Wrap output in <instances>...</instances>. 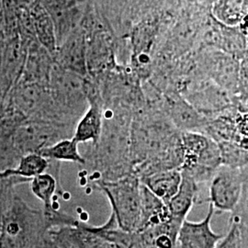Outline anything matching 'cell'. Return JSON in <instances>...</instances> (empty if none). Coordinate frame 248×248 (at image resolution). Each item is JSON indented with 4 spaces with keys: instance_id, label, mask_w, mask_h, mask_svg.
Segmentation results:
<instances>
[{
    "instance_id": "30bf717a",
    "label": "cell",
    "mask_w": 248,
    "mask_h": 248,
    "mask_svg": "<svg viewBox=\"0 0 248 248\" xmlns=\"http://www.w3.org/2000/svg\"><path fill=\"white\" fill-rule=\"evenodd\" d=\"M141 199V218L137 229L138 232L173 220L167 204L142 183Z\"/></svg>"
},
{
    "instance_id": "603a6c76",
    "label": "cell",
    "mask_w": 248,
    "mask_h": 248,
    "mask_svg": "<svg viewBox=\"0 0 248 248\" xmlns=\"http://www.w3.org/2000/svg\"><path fill=\"white\" fill-rule=\"evenodd\" d=\"M241 170H242V175L244 179V185L248 188V164L247 166L241 168Z\"/></svg>"
},
{
    "instance_id": "7c38bea8",
    "label": "cell",
    "mask_w": 248,
    "mask_h": 248,
    "mask_svg": "<svg viewBox=\"0 0 248 248\" xmlns=\"http://www.w3.org/2000/svg\"><path fill=\"white\" fill-rule=\"evenodd\" d=\"M103 129L102 110L97 101H90L89 108L80 118L76 125L73 138L78 142H91L92 145L98 143Z\"/></svg>"
},
{
    "instance_id": "d4e9b609",
    "label": "cell",
    "mask_w": 248,
    "mask_h": 248,
    "mask_svg": "<svg viewBox=\"0 0 248 248\" xmlns=\"http://www.w3.org/2000/svg\"><path fill=\"white\" fill-rule=\"evenodd\" d=\"M143 248H153V247H149V246H143Z\"/></svg>"
},
{
    "instance_id": "9c48e42d",
    "label": "cell",
    "mask_w": 248,
    "mask_h": 248,
    "mask_svg": "<svg viewBox=\"0 0 248 248\" xmlns=\"http://www.w3.org/2000/svg\"><path fill=\"white\" fill-rule=\"evenodd\" d=\"M56 63L84 77L88 70V45L82 36H71L57 48Z\"/></svg>"
},
{
    "instance_id": "277c9868",
    "label": "cell",
    "mask_w": 248,
    "mask_h": 248,
    "mask_svg": "<svg viewBox=\"0 0 248 248\" xmlns=\"http://www.w3.org/2000/svg\"><path fill=\"white\" fill-rule=\"evenodd\" d=\"M49 92L53 103L65 115H78L81 109L86 108L84 106L89 94L83 77L62 68L56 62L51 70Z\"/></svg>"
},
{
    "instance_id": "ba28073f",
    "label": "cell",
    "mask_w": 248,
    "mask_h": 248,
    "mask_svg": "<svg viewBox=\"0 0 248 248\" xmlns=\"http://www.w3.org/2000/svg\"><path fill=\"white\" fill-rule=\"evenodd\" d=\"M57 248H114L80 221L77 226H64L48 231Z\"/></svg>"
},
{
    "instance_id": "7402d4cb",
    "label": "cell",
    "mask_w": 248,
    "mask_h": 248,
    "mask_svg": "<svg viewBox=\"0 0 248 248\" xmlns=\"http://www.w3.org/2000/svg\"><path fill=\"white\" fill-rule=\"evenodd\" d=\"M238 98L245 100L248 98V52L240 62Z\"/></svg>"
},
{
    "instance_id": "7a4b0ae2",
    "label": "cell",
    "mask_w": 248,
    "mask_h": 248,
    "mask_svg": "<svg viewBox=\"0 0 248 248\" xmlns=\"http://www.w3.org/2000/svg\"><path fill=\"white\" fill-rule=\"evenodd\" d=\"M140 177L131 173L114 181L99 182L93 187L106 196L118 226L124 231H137L141 218Z\"/></svg>"
},
{
    "instance_id": "2e32d148",
    "label": "cell",
    "mask_w": 248,
    "mask_h": 248,
    "mask_svg": "<svg viewBox=\"0 0 248 248\" xmlns=\"http://www.w3.org/2000/svg\"><path fill=\"white\" fill-rule=\"evenodd\" d=\"M47 88L38 83L23 82L16 92L15 99L20 110L30 113L42 108V105L45 104L46 92H49V90L46 91Z\"/></svg>"
},
{
    "instance_id": "4fadbf2b",
    "label": "cell",
    "mask_w": 248,
    "mask_h": 248,
    "mask_svg": "<svg viewBox=\"0 0 248 248\" xmlns=\"http://www.w3.org/2000/svg\"><path fill=\"white\" fill-rule=\"evenodd\" d=\"M170 121L181 132H202L204 127L210 121L205 116L200 115L194 107L189 105L183 99L169 101Z\"/></svg>"
},
{
    "instance_id": "6da1fadb",
    "label": "cell",
    "mask_w": 248,
    "mask_h": 248,
    "mask_svg": "<svg viewBox=\"0 0 248 248\" xmlns=\"http://www.w3.org/2000/svg\"><path fill=\"white\" fill-rule=\"evenodd\" d=\"M48 231L43 209L31 208L12 191L2 213L0 248H31Z\"/></svg>"
},
{
    "instance_id": "ffe728a7",
    "label": "cell",
    "mask_w": 248,
    "mask_h": 248,
    "mask_svg": "<svg viewBox=\"0 0 248 248\" xmlns=\"http://www.w3.org/2000/svg\"><path fill=\"white\" fill-rule=\"evenodd\" d=\"M230 222L237 227L239 248H248V188L245 185L239 203L231 213Z\"/></svg>"
},
{
    "instance_id": "8fae6325",
    "label": "cell",
    "mask_w": 248,
    "mask_h": 248,
    "mask_svg": "<svg viewBox=\"0 0 248 248\" xmlns=\"http://www.w3.org/2000/svg\"><path fill=\"white\" fill-rule=\"evenodd\" d=\"M199 188L200 184L192 177L182 173V180L177 193L167 203L169 213L174 220L180 223L186 220L188 213L197 202Z\"/></svg>"
},
{
    "instance_id": "5bb4252c",
    "label": "cell",
    "mask_w": 248,
    "mask_h": 248,
    "mask_svg": "<svg viewBox=\"0 0 248 248\" xmlns=\"http://www.w3.org/2000/svg\"><path fill=\"white\" fill-rule=\"evenodd\" d=\"M140 180L167 204L177 193L182 180V173L179 169H169L141 177Z\"/></svg>"
},
{
    "instance_id": "d6986e66",
    "label": "cell",
    "mask_w": 248,
    "mask_h": 248,
    "mask_svg": "<svg viewBox=\"0 0 248 248\" xmlns=\"http://www.w3.org/2000/svg\"><path fill=\"white\" fill-rule=\"evenodd\" d=\"M58 185L56 177L47 172L40 174L31 180V191L43 202L44 208L54 205L53 198L58 190Z\"/></svg>"
},
{
    "instance_id": "5b68a950",
    "label": "cell",
    "mask_w": 248,
    "mask_h": 248,
    "mask_svg": "<svg viewBox=\"0 0 248 248\" xmlns=\"http://www.w3.org/2000/svg\"><path fill=\"white\" fill-rule=\"evenodd\" d=\"M74 131L46 120H36L20 124L13 138V146L18 155L37 153L53 143L72 138Z\"/></svg>"
},
{
    "instance_id": "e0dca14e",
    "label": "cell",
    "mask_w": 248,
    "mask_h": 248,
    "mask_svg": "<svg viewBox=\"0 0 248 248\" xmlns=\"http://www.w3.org/2000/svg\"><path fill=\"white\" fill-rule=\"evenodd\" d=\"M78 144L73 137L62 139L43 149L40 155L51 161H66L86 165L87 160L80 154Z\"/></svg>"
},
{
    "instance_id": "9a60e30c",
    "label": "cell",
    "mask_w": 248,
    "mask_h": 248,
    "mask_svg": "<svg viewBox=\"0 0 248 248\" xmlns=\"http://www.w3.org/2000/svg\"><path fill=\"white\" fill-rule=\"evenodd\" d=\"M49 166V160L42 155L31 153L22 155L15 168L1 171L0 177H18L31 181L36 176L46 172Z\"/></svg>"
},
{
    "instance_id": "3957f363",
    "label": "cell",
    "mask_w": 248,
    "mask_h": 248,
    "mask_svg": "<svg viewBox=\"0 0 248 248\" xmlns=\"http://www.w3.org/2000/svg\"><path fill=\"white\" fill-rule=\"evenodd\" d=\"M183 161L180 171L198 184L211 181L222 165V153L217 142L201 132H181Z\"/></svg>"
},
{
    "instance_id": "44dd1931",
    "label": "cell",
    "mask_w": 248,
    "mask_h": 248,
    "mask_svg": "<svg viewBox=\"0 0 248 248\" xmlns=\"http://www.w3.org/2000/svg\"><path fill=\"white\" fill-rule=\"evenodd\" d=\"M45 223L48 230L61 228L64 226H77L80 221L68 213H62L53 205L49 208H43Z\"/></svg>"
},
{
    "instance_id": "cb8c5ba5",
    "label": "cell",
    "mask_w": 248,
    "mask_h": 248,
    "mask_svg": "<svg viewBox=\"0 0 248 248\" xmlns=\"http://www.w3.org/2000/svg\"><path fill=\"white\" fill-rule=\"evenodd\" d=\"M239 99V98H238ZM238 103H239V106L243 108V109H245V110H247L248 111V98L247 99H245V100H238Z\"/></svg>"
},
{
    "instance_id": "8992f818",
    "label": "cell",
    "mask_w": 248,
    "mask_h": 248,
    "mask_svg": "<svg viewBox=\"0 0 248 248\" xmlns=\"http://www.w3.org/2000/svg\"><path fill=\"white\" fill-rule=\"evenodd\" d=\"M244 190V179L239 168L222 165L209 182V197L215 212L232 213L237 207Z\"/></svg>"
},
{
    "instance_id": "52a82bcc",
    "label": "cell",
    "mask_w": 248,
    "mask_h": 248,
    "mask_svg": "<svg viewBox=\"0 0 248 248\" xmlns=\"http://www.w3.org/2000/svg\"><path fill=\"white\" fill-rule=\"evenodd\" d=\"M215 209L209 203L206 217L201 222L185 220L177 235L178 248H216L223 234L213 232L211 226Z\"/></svg>"
},
{
    "instance_id": "ac0fdd59",
    "label": "cell",
    "mask_w": 248,
    "mask_h": 248,
    "mask_svg": "<svg viewBox=\"0 0 248 248\" xmlns=\"http://www.w3.org/2000/svg\"><path fill=\"white\" fill-rule=\"evenodd\" d=\"M248 16V0H221L217 17L227 27H239Z\"/></svg>"
}]
</instances>
